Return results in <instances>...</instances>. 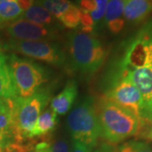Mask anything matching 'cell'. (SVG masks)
Segmentation results:
<instances>
[{"mask_svg":"<svg viewBox=\"0 0 152 152\" xmlns=\"http://www.w3.org/2000/svg\"><path fill=\"white\" fill-rule=\"evenodd\" d=\"M96 110L101 137L112 144L138 135L144 124V121L134 114L105 97L100 102Z\"/></svg>","mask_w":152,"mask_h":152,"instance_id":"cell-1","label":"cell"},{"mask_svg":"<svg viewBox=\"0 0 152 152\" xmlns=\"http://www.w3.org/2000/svg\"><path fill=\"white\" fill-rule=\"evenodd\" d=\"M50 97L48 91L39 89L29 97L14 100L11 117L15 144L12 149L21 150L31 145L26 141L31 140V133Z\"/></svg>","mask_w":152,"mask_h":152,"instance_id":"cell-2","label":"cell"},{"mask_svg":"<svg viewBox=\"0 0 152 152\" xmlns=\"http://www.w3.org/2000/svg\"><path fill=\"white\" fill-rule=\"evenodd\" d=\"M67 43L74 69L83 74L96 73L107 56L106 49L97 38L80 30L69 33Z\"/></svg>","mask_w":152,"mask_h":152,"instance_id":"cell-3","label":"cell"},{"mask_svg":"<svg viewBox=\"0 0 152 152\" xmlns=\"http://www.w3.org/2000/svg\"><path fill=\"white\" fill-rule=\"evenodd\" d=\"M73 140L85 144L92 150L101 137L97 110L91 98H86L73 109L67 118Z\"/></svg>","mask_w":152,"mask_h":152,"instance_id":"cell-4","label":"cell"},{"mask_svg":"<svg viewBox=\"0 0 152 152\" xmlns=\"http://www.w3.org/2000/svg\"><path fill=\"white\" fill-rule=\"evenodd\" d=\"M17 97L27 98L36 93L48 79V73L32 60L15 54L7 56Z\"/></svg>","mask_w":152,"mask_h":152,"instance_id":"cell-5","label":"cell"},{"mask_svg":"<svg viewBox=\"0 0 152 152\" xmlns=\"http://www.w3.org/2000/svg\"><path fill=\"white\" fill-rule=\"evenodd\" d=\"M6 49L17 53L45 62L51 65L62 66L65 64L66 55L58 44L47 41H15L6 45Z\"/></svg>","mask_w":152,"mask_h":152,"instance_id":"cell-6","label":"cell"},{"mask_svg":"<svg viewBox=\"0 0 152 152\" xmlns=\"http://www.w3.org/2000/svg\"><path fill=\"white\" fill-rule=\"evenodd\" d=\"M104 97L108 101L129 111L141 119L143 98L128 77L117 72L110 88Z\"/></svg>","mask_w":152,"mask_h":152,"instance_id":"cell-7","label":"cell"},{"mask_svg":"<svg viewBox=\"0 0 152 152\" xmlns=\"http://www.w3.org/2000/svg\"><path fill=\"white\" fill-rule=\"evenodd\" d=\"M7 33L15 41H39L51 37L53 33L47 26H42L20 18L7 26Z\"/></svg>","mask_w":152,"mask_h":152,"instance_id":"cell-8","label":"cell"},{"mask_svg":"<svg viewBox=\"0 0 152 152\" xmlns=\"http://www.w3.org/2000/svg\"><path fill=\"white\" fill-rule=\"evenodd\" d=\"M118 72L128 77L138 89L143 98L144 107L149 102L152 95V66L137 68L126 71L118 69Z\"/></svg>","mask_w":152,"mask_h":152,"instance_id":"cell-9","label":"cell"},{"mask_svg":"<svg viewBox=\"0 0 152 152\" xmlns=\"http://www.w3.org/2000/svg\"><path fill=\"white\" fill-rule=\"evenodd\" d=\"M126 0H108L104 16V23L114 35L119 34L125 26L124 10Z\"/></svg>","mask_w":152,"mask_h":152,"instance_id":"cell-10","label":"cell"},{"mask_svg":"<svg viewBox=\"0 0 152 152\" xmlns=\"http://www.w3.org/2000/svg\"><path fill=\"white\" fill-rule=\"evenodd\" d=\"M152 14V0H126L124 17L130 24L138 25Z\"/></svg>","mask_w":152,"mask_h":152,"instance_id":"cell-11","label":"cell"},{"mask_svg":"<svg viewBox=\"0 0 152 152\" xmlns=\"http://www.w3.org/2000/svg\"><path fill=\"white\" fill-rule=\"evenodd\" d=\"M78 94L77 84L75 80H69L60 93L51 101L50 107L58 115L67 113L75 103Z\"/></svg>","mask_w":152,"mask_h":152,"instance_id":"cell-12","label":"cell"},{"mask_svg":"<svg viewBox=\"0 0 152 152\" xmlns=\"http://www.w3.org/2000/svg\"><path fill=\"white\" fill-rule=\"evenodd\" d=\"M58 114L53 109L48 108L39 116L31 133V139L48 135L57 127Z\"/></svg>","mask_w":152,"mask_h":152,"instance_id":"cell-13","label":"cell"},{"mask_svg":"<svg viewBox=\"0 0 152 152\" xmlns=\"http://www.w3.org/2000/svg\"><path fill=\"white\" fill-rule=\"evenodd\" d=\"M0 97L10 100L17 98L7 56L3 53H0Z\"/></svg>","mask_w":152,"mask_h":152,"instance_id":"cell-14","label":"cell"},{"mask_svg":"<svg viewBox=\"0 0 152 152\" xmlns=\"http://www.w3.org/2000/svg\"><path fill=\"white\" fill-rule=\"evenodd\" d=\"M21 18L42 26H48L53 23V15L39 4H34L29 10L25 11Z\"/></svg>","mask_w":152,"mask_h":152,"instance_id":"cell-15","label":"cell"},{"mask_svg":"<svg viewBox=\"0 0 152 152\" xmlns=\"http://www.w3.org/2000/svg\"><path fill=\"white\" fill-rule=\"evenodd\" d=\"M23 13L15 0H7L0 4V25L16 20L21 18Z\"/></svg>","mask_w":152,"mask_h":152,"instance_id":"cell-16","label":"cell"},{"mask_svg":"<svg viewBox=\"0 0 152 152\" xmlns=\"http://www.w3.org/2000/svg\"><path fill=\"white\" fill-rule=\"evenodd\" d=\"M81 10L78 6L71 4L58 19L61 23L69 29H75L80 23Z\"/></svg>","mask_w":152,"mask_h":152,"instance_id":"cell-17","label":"cell"},{"mask_svg":"<svg viewBox=\"0 0 152 152\" xmlns=\"http://www.w3.org/2000/svg\"><path fill=\"white\" fill-rule=\"evenodd\" d=\"M37 4L44 7L53 15V16L59 19L72 3L69 0H39Z\"/></svg>","mask_w":152,"mask_h":152,"instance_id":"cell-18","label":"cell"},{"mask_svg":"<svg viewBox=\"0 0 152 152\" xmlns=\"http://www.w3.org/2000/svg\"><path fill=\"white\" fill-rule=\"evenodd\" d=\"M34 152H69V146L64 140H55L38 143L34 148Z\"/></svg>","mask_w":152,"mask_h":152,"instance_id":"cell-19","label":"cell"},{"mask_svg":"<svg viewBox=\"0 0 152 152\" xmlns=\"http://www.w3.org/2000/svg\"><path fill=\"white\" fill-rule=\"evenodd\" d=\"M119 152H152V147L145 142L131 140L124 143L118 148Z\"/></svg>","mask_w":152,"mask_h":152,"instance_id":"cell-20","label":"cell"},{"mask_svg":"<svg viewBox=\"0 0 152 152\" xmlns=\"http://www.w3.org/2000/svg\"><path fill=\"white\" fill-rule=\"evenodd\" d=\"M81 25V31L82 32L87 33V34H91L94 31L95 28V22L93 20L91 14L83 12L81 11V16H80V23Z\"/></svg>","mask_w":152,"mask_h":152,"instance_id":"cell-21","label":"cell"},{"mask_svg":"<svg viewBox=\"0 0 152 152\" xmlns=\"http://www.w3.org/2000/svg\"><path fill=\"white\" fill-rule=\"evenodd\" d=\"M96 10L91 14L93 20L95 23H99L102 21V20L105 16V13L107 10V5L108 0H96Z\"/></svg>","mask_w":152,"mask_h":152,"instance_id":"cell-22","label":"cell"},{"mask_svg":"<svg viewBox=\"0 0 152 152\" xmlns=\"http://www.w3.org/2000/svg\"><path fill=\"white\" fill-rule=\"evenodd\" d=\"M80 9L83 12L91 14L96 10V0H79Z\"/></svg>","mask_w":152,"mask_h":152,"instance_id":"cell-23","label":"cell"},{"mask_svg":"<svg viewBox=\"0 0 152 152\" xmlns=\"http://www.w3.org/2000/svg\"><path fill=\"white\" fill-rule=\"evenodd\" d=\"M141 119L144 122H151L152 121V95L151 99L142 109Z\"/></svg>","mask_w":152,"mask_h":152,"instance_id":"cell-24","label":"cell"},{"mask_svg":"<svg viewBox=\"0 0 152 152\" xmlns=\"http://www.w3.org/2000/svg\"><path fill=\"white\" fill-rule=\"evenodd\" d=\"M14 100L0 97V113H11L14 107Z\"/></svg>","mask_w":152,"mask_h":152,"instance_id":"cell-25","label":"cell"},{"mask_svg":"<svg viewBox=\"0 0 152 152\" xmlns=\"http://www.w3.org/2000/svg\"><path fill=\"white\" fill-rule=\"evenodd\" d=\"M72 152H91V149L81 142L73 140Z\"/></svg>","mask_w":152,"mask_h":152,"instance_id":"cell-26","label":"cell"},{"mask_svg":"<svg viewBox=\"0 0 152 152\" xmlns=\"http://www.w3.org/2000/svg\"><path fill=\"white\" fill-rule=\"evenodd\" d=\"M15 1L23 12L26 11L34 5V0H15Z\"/></svg>","mask_w":152,"mask_h":152,"instance_id":"cell-27","label":"cell"},{"mask_svg":"<svg viewBox=\"0 0 152 152\" xmlns=\"http://www.w3.org/2000/svg\"><path fill=\"white\" fill-rule=\"evenodd\" d=\"M140 134L142 135H144L143 137H145L147 140H150L152 141V124L150 125L149 127H145V126L143 127L139 134Z\"/></svg>","mask_w":152,"mask_h":152,"instance_id":"cell-28","label":"cell"},{"mask_svg":"<svg viewBox=\"0 0 152 152\" xmlns=\"http://www.w3.org/2000/svg\"><path fill=\"white\" fill-rule=\"evenodd\" d=\"M106 152H119V151H118V150H113V149H111V148H110V149L108 148V149L106 151Z\"/></svg>","mask_w":152,"mask_h":152,"instance_id":"cell-29","label":"cell"},{"mask_svg":"<svg viewBox=\"0 0 152 152\" xmlns=\"http://www.w3.org/2000/svg\"><path fill=\"white\" fill-rule=\"evenodd\" d=\"M5 1H7V0H0V4H2V3H4Z\"/></svg>","mask_w":152,"mask_h":152,"instance_id":"cell-30","label":"cell"},{"mask_svg":"<svg viewBox=\"0 0 152 152\" xmlns=\"http://www.w3.org/2000/svg\"><path fill=\"white\" fill-rule=\"evenodd\" d=\"M34 1H35V0H34ZM36 1H37V2H38V1H39V0H36Z\"/></svg>","mask_w":152,"mask_h":152,"instance_id":"cell-31","label":"cell"},{"mask_svg":"<svg viewBox=\"0 0 152 152\" xmlns=\"http://www.w3.org/2000/svg\"><path fill=\"white\" fill-rule=\"evenodd\" d=\"M0 50H1V45H0Z\"/></svg>","mask_w":152,"mask_h":152,"instance_id":"cell-32","label":"cell"},{"mask_svg":"<svg viewBox=\"0 0 152 152\" xmlns=\"http://www.w3.org/2000/svg\"><path fill=\"white\" fill-rule=\"evenodd\" d=\"M30 152H34V151H30Z\"/></svg>","mask_w":152,"mask_h":152,"instance_id":"cell-33","label":"cell"}]
</instances>
